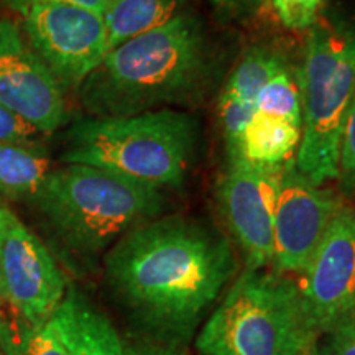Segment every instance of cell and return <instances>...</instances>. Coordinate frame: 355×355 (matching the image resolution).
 <instances>
[{
    "mask_svg": "<svg viewBox=\"0 0 355 355\" xmlns=\"http://www.w3.org/2000/svg\"><path fill=\"white\" fill-rule=\"evenodd\" d=\"M8 306V304H7ZM0 350L3 355H69L50 321L30 324L0 304Z\"/></svg>",
    "mask_w": 355,
    "mask_h": 355,
    "instance_id": "cell-17",
    "label": "cell"
},
{
    "mask_svg": "<svg viewBox=\"0 0 355 355\" xmlns=\"http://www.w3.org/2000/svg\"><path fill=\"white\" fill-rule=\"evenodd\" d=\"M180 0H109L104 21L109 51L178 15Z\"/></svg>",
    "mask_w": 355,
    "mask_h": 355,
    "instance_id": "cell-15",
    "label": "cell"
},
{
    "mask_svg": "<svg viewBox=\"0 0 355 355\" xmlns=\"http://www.w3.org/2000/svg\"><path fill=\"white\" fill-rule=\"evenodd\" d=\"M319 334L355 314V209L340 207L303 270L300 288Z\"/></svg>",
    "mask_w": 355,
    "mask_h": 355,
    "instance_id": "cell-11",
    "label": "cell"
},
{
    "mask_svg": "<svg viewBox=\"0 0 355 355\" xmlns=\"http://www.w3.org/2000/svg\"><path fill=\"white\" fill-rule=\"evenodd\" d=\"M255 110L275 115L301 127V94L298 84L285 64L261 87L255 101Z\"/></svg>",
    "mask_w": 355,
    "mask_h": 355,
    "instance_id": "cell-19",
    "label": "cell"
},
{
    "mask_svg": "<svg viewBox=\"0 0 355 355\" xmlns=\"http://www.w3.org/2000/svg\"><path fill=\"white\" fill-rule=\"evenodd\" d=\"M324 334V344L318 343L319 355H355V314L334 324Z\"/></svg>",
    "mask_w": 355,
    "mask_h": 355,
    "instance_id": "cell-23",
    "label": "cell"
},
{
    "mask_svg": "<svg viewBox=\"0 0 355 355\" xmlns=\"http://www.w3.org/2000/svg\"><path fill=\"white\" fill-rule=\"evenodd\" d=\"M343 202L329 189L301 175L295 159L279 171L273 229V261L278 273H303Z\"/></svg>",
    "mask_w": 355,
    "mask_h": 355,
    "instance_id": "cell-10",
    "label": "cell"
},
{
    "mask_svg": "<svg viewBox=\"0 0 355 355\" xmlns=\"http://www.w3.org/2000/svg\"><path fill=\"white\" fill-rule=\"evenodd\" d=\"M235 270L227 239L183 216L137 225L105 257V278L114 295L170 345L193 336Z\"/></svg>",
    "mask_w": 355,
    "mask_h": 355,
    "instance_id": "cell-1",
    "label": "cell"
},
{
    "mask_svg": "<svg viewBox=\"0 0 355 355\" xmlns=\"http://www.w3.org/2000/svg\"><path fill=\"white\" fill-rule=\"evenodd\" d=\"M255 112V105L247 104V102L230 96L229 92L222 91L219 97V115L225 139L227 158L242 157L241 141L243 130H245L247 123L250 122Z\"/></svg>",
    "mask_w": 355,
    "mask_h": 355,
    "instance_id": "cell-20",
    "label": "cell"
},
{
    "mask_svg": "<svg viewBox=\"0 0 355 355\" xmlns=\"http://www.w3.org/2000/svg\"><path fill=\"white\" fill-rule=\"evenodd\" d=\"M50 173L44 155L24 145L0 144V193L37 198Z\"/></svg>",
    "mask_w": 355,
    "mask_h": 355,
    "instance_id": "cell-16",
    "label": "cell"
},
{
    "mask_svg": "<svg viewBox=\"0 0 355 355\" xmlns=\"http://www.w3.org/2000/svg\"><path fill=\"white\" fill-rule=\"evenodd\" d=\"M0 355H3V354H2V350H0Z\"/></svg>",
    "mask_w": 355,
    "mask_h": 355,
    "instance_id": "cell-30",
    "label": "cell"
},
{
    "mask_svg": "<svg viewBox=\"0 0 355 355\" xmlns=\"http://www.w3.org/2000/svg\"><path fill=\"white\" fill-rule=\"evenodd\" d=\"M337 180L344 191L355 193V94L344 123Z\"/></svg>",
    "mask_w": 355,
    "mask_h": 355,
    "instance_id": "cell-22",
    "label": "cell"
},
{
    "mask_svg": "<svg viewBox=\"0 0 355 355\" xmlns=\"http://www.w3.org/2000/svg\"><path fill=\"white\" fill-rule=\"evenodd\" d=\"M279 21L290 30H308L319 17L324 0H272Z\"/></svg>",
    "mask_w": 355,
    "mask_h": 355,
    "instance_id": "cell-21",
    "label": "cell"
},
{
    "mask_svg": "<svg viewBox=\"0 0 355 355\" xmlns=\"http://www.w3.org/2000/svg\"><path fill=\"white\" fill-rule=\"evenodd\" d=\"M30 42L56 79L84 81L109 53L104 15L51 0H25Z\"/></svg>",
    "mask_w": 355,
    "mask_h": 355,
    "instance_id": "cell-7",
    "label": "cell"
},
{
    "mask_svg": "<svg viewBox=\"0 0 355 355\" xmlns=\"http://www.w3.org/2000/svg\"><path fill=\"white\" fill-rule=\"evenodd\" d=\"M3 300L30 324L51 318L66 295V279L48 248L0 204Z\"/></svg>",
    "mask_w": 355,
    "mask_h": 355,
    "instance_id": "cell-9",
    "label": "cell"
},
{
    "mask_svg": "<svg viewBox=\"0 0 355 355\" xmlns=\"http://www.w3.org/2000/svg\"><path fill=\"white\" fill-rule=\"evenodd\" d=\"M313 355H319V354H318V345H316V349H314V352H313Z\"/></svg>",
    "mask_w": 355,
    "mask_h": 355,
    "instance_id": "cell-29",
    "label": "cell"
},
{
    "mask_svg": "<svg viewBox=\"0 0 355 355\" xmlns=\"http://www.w3.org/2000/svg\"><path fill=\"white\" fill-rule=\"evenodd\" d=\"M37 199L63 241L79 252L104 250L165 207L162 189L81 163L50 173Z\"/></svg>",
    "mask_w": 355,
    "mask_h": 355,
    "instance_id": "cell-6",
    "label": "cell"
},
{
    "mask_svg": "<svg viewBox=\"0 0 355 355\" xmlns=\"http://www.w3.org/2000/svg\"><path fill=\"white\" fill-rule=\"evenodd\" d=\"M48 321L69 355H130L112 322L73 288Z\"/></svg>",
    "mask_w": 355,
    "mask_h": 355,
    "instance_id": "cell-13",
    "label": "cell"
},
{
    "mask_svg": "<svg viewBox=\"0 0 355 355\" xmlns=\"http://www.w3.org/2000/svg\"><path fill=\"white\" fill-rule=\"evenodd\" d=\"M318 339L296 283L245 268L204 322L196 349L199 355H313Z\"/></svg>",
    "mask_w": 355,
    "mask_h": 355,
    "instance_id": "cell-4",
    "label": "cell"
},
{
    "mask_svg": "<svg viewBox=\"0 0 355 355\" xmlns=\"http://www.w3.org/2000/svg\"><path fill=\"white\" fill-rule=\"evenodd\" d=\"M6 303L3 300V285H2V255H0V304Z\"/></svg>",
    "mask_w": 355,
    "mask_h": 355,
    "instance_id": "cell-28",
    "label": "cell"
},
{
    "mask_svg": "<svg viewBox=\"0 0 355 355\" xmlns=\"http://www.w3.org/2000/svg\"><path fill=\"white\" fill-rule=\"evenodd\" d=\"M211 2L212 6L229 15H243V13L255 10L261 0H211Z\"/></svg>",
    "mask_w": 355,
    "mask_h": 355,
    "instance_id": "cell-25",
    "label": "cell"
},
{
    "mask_svg": "<svg viewBox=\"0 0 355 355\" xmlns=\"http://www.w3.org/2000/svg\"><path fill=\"white\" fill-rule=\"evenodd\" d=\"M0 104L40 132L56 130L66 117L55 74L26 46L19 28L6 19H0Z\"/></svg>",
    "mask_w": 355,
    "mask_h": 355,
    "instance_id": "cell-12",
    "label": "cell"
},
{
    "mask_svg": "<svg viewBox=\"0 0 355 355\" xmlns=\"http://www.w3.org/2000/svg\"><path fill=\"white\" fill-rule=\"evenodd\" d=\"M51 2L71 3V6L84 7V8H89V10H94L99 13H104V10L109 6V0H51Z\"/></svg>",
    "mask_w": 355,
    "mask_h": 355,
    "instance_id": "cell-27",
    "label": "cell"
},
{
    "mask_svg": "<svg viewBox=\"0 0 355 355\" xmlns=\"http://www.w3.org/2000/svg\"><path fill=\"white\" fill-rule=\"evenodd\" d=\"M40 130L24 117L0 104V144H32Z\"/></svg>",
    "mask_w": 355,
    "mask_h": 355,
    "instance_id": "cell-24",
    "label": "cell"
},
{
    "mask_svg": "<svg viewBox=\"0 0 355 355\" xmlns=\"http://www.w3.org/2000/svg\"><path fill=\"white\" fill-rule=\"evenodd\" d=\"M209 51L201 25L186 13L119 44L84 79L87 107L119 117L184 104L209 79Z\"/></svg>",
    "mask_w": 355,
    "mask_h": 355,
    "instance_id": "cell-2",
    "label": "cell"
},
{
    "mask_svg": "<svg viewBox=\"0 0 355 355\" xmlns=\"http://www.w3.org/2000/svg\"><path fill=\"white\" fill-rule=\"evenodd\" d=\"M313 352H314V350H313Z\"/></svg>",
    "mask_w": 355,
    "mask_h": 355,
    "instance_id": "cell-31",
    "label": "cell"
},
{
    "mask_svg": "<svg viewBox=\"0 0 355 355\" xmlns=\"http://www.w3.org/2000/svg\"><path fill=\"white\" fill-rule=\"evenodd\" d=\"M196 139L194 119L173 109L91 119L71 127L63 162L104 168L158 189L178 188Z\"/></svg>",
    "mask_w": 355,
    "mask_h": 355,
    "instance_id": "cell-5",
    "label": "cell"
},
{
    "mask_svg": "<svg viewBox=\"0 0 355 355\" xmlns=\"http://www.w3.org/2000/svg\"><path fill=\"white\" fill-rule=\"evenodd\" d=\"M298 87L303 115L295 165L322 186L339 176L340 140L355 94V15H324L311 25Z\"/></svg>",
    "mask_w": 355,
    "mask_h": 355,
    "instance_id": "cell-3",
    "label": "cell"
},
{
    "mask_svg": "<svg viewBox=\"0 0 355 355\" xmlns=\"http://www.w3.org/2000/svg\"><path fill=\"white\" fill-rule=\"evenodd\" d=\"M130 355H181L178 352L176 345L170 344H148L140 347H128Z\"/></svg>",
    "mask_w": 355,
    "mask_h": 355,
    "instance_id": "cell-26",
    "label": "cell"
},
{
    "mask_svg": "<svg viewBox=\"0 0 355 355\" xmlns=\"http://www.w3.org/2000/svg\"><path fill=\"white\" fill-rule=\"evenodd\" d=\"M300 141V125L275 115L255 112L243 130L241 152L254 165L278 168L291 159Z\"/></svg>",
    "mask_w": 355,
    "mask_h": 355,
    "instance_id": "cell-14",
    "label": "cell"
},
{
    "mask_svg": "<svg viewBox=\"0 0 355 355\" xmlns=\"http://www.w3.org/2000/svg\"><path fill=\"white\" fill-rule=\"evenodd\" d=\"M283 66L282 58L266 48L255 46L245 53L241 63L230 74L224 91L247 104L255 105L257 96L261 87L268 83L277 71Z\"/></svg>",
    "mask_w": 355,
    "mask_h": 355,
    "instance_id": "cell-18",
    "label": "cell"
},
{
    "mask_svg": "<svg viewBox=\"0 0 355 355\" xmlns=\"http://www.w3.org/2000/svg\"><path fill=\"white\" fill-rule=\"evenodd\" d=\"M279 171L282 166L254 165L243 157L227 158L217 184L220 212L248 270H265L273 261Z\"/></svg>",
    "mask_w": 355,
    "mask_h": 355,
    "instance_id": "cell-8",
    "label": "cell"
}]
</instances>
